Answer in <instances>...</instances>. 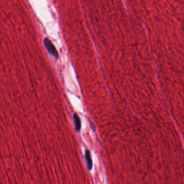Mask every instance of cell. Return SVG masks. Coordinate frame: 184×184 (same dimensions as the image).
<instances>
[{
    "label": "cell",
    "instance_id": "obj_1",
    "mask_svg": "<svg viewBox=\"0 0 184 184\" xmlns=\"http://www.w3.org/2000/svg\"><path fill=\"white\" fill-rule=\"evenodd\" d=\"M44 44H45L46 48L48 49L49 53H51L53 56L55 58L58 57V53L55 48V47L53 46L51 42L48 39L46 38L44 40Z\"/></svg>",
    "mask_w": 184,
    "mask_h": 184
},
{
    "label": "cell",
    "instance_id": "obj_2",
    "mask_svg": "<svg viewBox=\"0 0 184 184\" xmlns=\"http://www.w3.org/2000/svg\"><path fill=\"white\" fill-rule=\"evenodd\" d=\"M85 158L86 160V167L89 171H91L92 168V161L90 155V152L89 150L86 151Z\"/></svg>",
    "mask_w": 184,
    "mask_h": 184
},
{
    "label": "cell",
    "instance_id": "obj_3",
    "mask_svg": "<svg viewBox=\"0 0 184 184\" xmlns=\"http://www.w3.org/2000/svg\"><path fill=\"white\" fill-rule=\"evenodd\" d=\"M73 118H74V123H75L76 130H77V132H79L81 130V119L76 114H74V116H73Z\"/></svg>",
    "mask_w": 184,
    "mask_h": 184
},
{
    "label": "cell",
    "instance_id": "obj_4",
    "mask_svg": "<svg viewBox=\"0 0 184 184\" xmlns=\"http://www.w3.org/2000/svg\"><path fill=\"white\" fill-rule=\"evenodd\" d=\"M90 125H91V128H92V130L94 131H94H96V129H95V126H94V124L93 123H91V122Z\"/></svg>",
    "mask_w": 184,
    "mask_h": 184
}]
</instances>
